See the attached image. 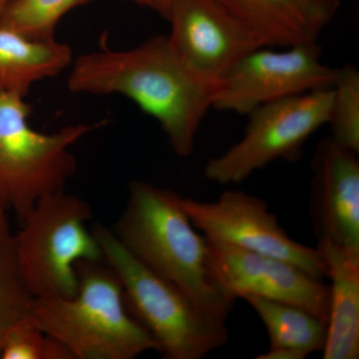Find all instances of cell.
Wrapping results in <instances>:
<instances>
[{
    "mask_svg": "<svg viewBox=\"0 0 359 359\" xmlns=\"http://www.w3.org/2000/svg\"><path fill=\"white\" fill-rule=\"evenodd\" d=\"M71 65L70 92L126 97L159 123L177 155L192 154L218 82L191 70L167 36L157 35L124 50H113L103 42L99 50L79 56Z\"/></svg>",
    "mask_w": 359,
    "mask_h": 359,
    "instance_id": "6da1fadb",
    "label": "cell"
},
{
    "mask_svg": "<svg viewBox=\"0 0 359 359\" xmlns=\"http://www.w3.org/2000/svg\"><path fill=\"white\" fill-rule=\"evenodd\" d=\"M114 233L141 263L185 292L203 313L226 325L235 301L219 283L209 242L187 214L183 197L148 182H132Z\"/></svg>",
    "mask_w": 359,
    "mask_h": 359,
    "instance_id": "7a4b0ae2",
    "label": "cell"
},
{
    "mask_svg": "<svg viewBox=\"0 0 359 359\" xmlns=\"http://www.w3.org/2000/svg\"><path fill=\"white\" fill-rule=\"evenodd\" d=\"M72 297H34L33 323L70 351L74 359H134L159 351L156 340L132 316L121 283L102 262L76 264Z\"/></svg>",
    "mask_w": 359,
    "mask_h": 359,
    "instance_id": "3957f363",
    "label": "cell"
},
{
    "mask_svg": "<svg viewBox=\"0 0 359 359\" xmlns=\"http://www.w3.org/2000/svg\"><path fill=\"white\" fill-rule=\"evenodd\" d=\"M103 259L117 275L132 316L152 335L166 359H203L229 341L226 323L203 313L178 287L141 263L116 237L92 229Z\"/></svg>",
    "mask_w": 359,
    "mask_h": 359,
    "instance_id": "277c9868",
    "label": "cell"
},
{
    "mask_svg": "<svg viewBox=\"0 0 359 359\" xmlns=\"http://www.w3.org/2000/svg\"><path fill=\"white\" fill-rule=\"evenodd\" d=\"M32 112L25 97L0 92V208L15 212L20 223L41 198L65 190L77 168L71 146L105 124L45 134L30 126Z\"/></svg>",
    "mask_w": 359,
    "mask_h": 359,
    "instance_id": "5b68a950",
    "label": "cell"
},
{
    "mask_svg": "<svg viewBox=\"0 0 359 359\" xmlns=\"http://www.w3.org/2000/svg\"><path fill=\"white\" fill-rule=\"evenodd\" d=\"M88 203L65 190L41 198L21 222L16 257L26 289L33 297H72L78 290L76 264L102 262L98 241L87 222Z\"/></svg>",
    "mask_w": 359,
    "mask_h": 359,
    "instance_id": "8992f818",
    "label": "cell"
},
{
    "mask_svg": "<svg viewBox=\"0 0 359 359\" xmlns=\"http://www.w3.org/2000/svg\"><path fill=\"white\" fill-rule=\"evenodd\" d=\"M332 90H314L250 112L242 138L205 165V178L221 185L245 181L276 160L294 161L330 119Z\"/></svg>",
    "mask_w": 359,
    "mask_h": 359,
    "instance_id": "52a82bcc",
    "label": "cell"
},
{
    "mask_svg": "<svg viewBox=\"0 0 359 359\" xmlns=\"http://www.w3.org/2000/svg\"><path fill=\"white\" fill-rule=\"evenodd\" d=\"M271 48L250 52L219 80L214 109L248 116L266 104L332 86L337 68L321 61L318 42Z\"/></svg>",
    "mask_w": 359,
    "mask_h": 359,
    "instance_id": "ba28073f",
    "label": "cell"
},
{
    "mask_svg": "<svg viewBox=\"0 0 359 359\" xmlns=\"http://www.w3.org/2000/svg\"><path fill=\"white\" fill-rule=\"evenodd\" d=\"M187 214L208 240L290 262L314 278H327L320 250L292 240L268 204L242 191H224L212 202L183 198Z\"/></svg>",
    "mask_w": 359,
    "mask_h": 359,
    "instance_id": "9c48e42d",
    "label": "cell"
},
{
    "mask_svg": "<svg viewBox=\"0 0 359 359\" xmlns=\"http://www.w3.org/2000/svg\"><path fill=\"white\" fill-rule=\"evenodd\" d=\"M168 40L199 76L219 82L250 52L264 44L217 0H172Z\"/></svg>",
    "mask_w": 359,
    "mask_h": 359,
    "instance_id": "30bf717a",
    "label": "cell"
},
{
    "mask_svg": "<svg viewBox=\"0 0 359 359\" xmlns=\"http://www.w3.org/2000/svg\"><path fill=\"white\" fill-rule=\"evenodd\" d=\"M208 242L219 282L233 301L255 297L294 304L327 323L330 285L323 280L278 257Z\"/></svg>",
    "mask_w": 359,
    "mask_h": 359,
    "instance_id": "8fae6325",
    "label": "cell"
},
{
    "mask_svg": "<svg viewBox=\"0 0 359 359\" xmlns=\"http://www.w3.org/2000/svg\"><path fill=\"white\" fill-rule=\"evenodd\" d=\"M313 168L311 215L318 243L359 252L358 153L325 139Z\"/></svg>",
    "mask_w": 359,
    "mask_h": 359,
    "instance_id": "7c38bea8",
    "label": "cell"
},
{
    "mask_svg": "<svg viewBox=\"0 0 359 359\" xmlns=\"http://www.w3.org/2000/svg\"><path fill=\"white\" fill-rule=\"evenodd\" d=\"M264 46L314 43L339 9V0H217Z\"/></svg>",
    "mask_w": 359,
    "mask_h": 359,
    "instance_id": "4fadbf2b",
    "label": "cell"
},
{
    "mask_svg": "<svg viewBox=\"0 0 359 359\" xmlns=\"http://www.w3.org/2000/svg\"><path fill=\"white\" fill-rule=\"evenodd\" d=\"M328 269L330 313L323 359L359 358V252L318 243Z\"/></svg>",
    "mask_w": 359,
    "mask_h": 359,
    "instance_id": "5bb4252c",
    "label": "cell"
},
{
    "mask_svg": "<svg viewBox=\"0 0 359 359\" xmlns=\"http://www.w3.org/2000/svg\"><path fill=\"white\" fill-rule=\"evenodd\" d=\"M73 60L68 44L55 39H30L0 27V92L25 97L33 85L57 76Z\"/></svg>",
    "mask_w": 359,
    "mask_h": 359,
    "instance_id": "9a60e30c",
    "label": "cell"
},
{
    "mask_svg": "<svg viewBox=\"0 0 359 359\" xmlns=\"http://www.w3.org/2000/svg\"><path fill=\"white\" fill-rule=\"evenodd\" d=\"M263 321L269 337V349L257 359H304L323 351L327 342V323L306 309L268 301L244 299Z\"/></svg>",
    "mask_w": 359,
    "mask_h": 359,
    "instance_id": "2e32d148",
    "label": "cell"
},
{
    "mask_svg": "<svg viewBox=\"0 0 359 359\" xmlns=\"http://www.w3.org/2000/svg\"><path fill=\"white\" fill-rule=\"evenodd\" d=\"M33 299L21 276L6 211L0 208V346L7 330L29 314Z\"/></svg>",
    "mask_w": 359,
    "mask_h": 359,
    "instance_id": "e0dca14e",
    "label": "cell"
},
{
    "mask_svg": "<svg viewBox=\"0 0 359 359\" xmlns=\"http://www.w3.org/2000/svg\"><path fill=\"white\" fill-rule=\"evenodd\" d=\"M90 1L92 0H9L0 15V27L30 39H53L56 27L66 14Z\"/></svg>",
    "mask_w": 359,
    "mask_h": 359,
    "instance_id": "ac0fdd59",
    "label": "cell"
},
{
    "mask_svg": "<svg viewBox=\"0 0 359 359\" xmlns=\"http://www.w3.org/2000/svg\"><path fill=\"white\" fill-rule=\"evenodd\" d=\"M327 124L337 145L359 154V72L353 65L337 68Z\"/></svg>",
    "mask_w": 359,
    "mask_h": 359,
    "instance_id": "d6986e66",
    "label": "cell"
},
{
    "mask_svg": "<svg viewBox=\"0 0 359 359\" xmlns=\"http://www.w3.org/2000/svg\"><path fill=\"white\" fill-rule=\"evenodd\" d=\"M0 359H74L57 340L45 334L29 314L14 323L2 337Z\"/></svg>",
    "mask_w": 359,
    "mask_h": 359,
    "instance_id": "ffe728a7",
    "label": "cell"
},
{
    "mask_svg": "<svg viewBox=\"0 0 359 359\" xmlns=\"http://www.w3.org/2000/svg\"><path fill=\"white\" fill-rule=\"evenodd\" d=\"M131 1L136 2V4H141V6H147L153 11H157L161 15L165 16V0H131Z\"/></svg>",
    "mask_w": 359,
    "mask_h": 359,
    "instance_id": "44dd1931",
    "label": "cell"
},
{
    "mask_svg": "<svg viewBox=\"0 0 359 359\" xmlns=\"http://www.w3.org/2000/svg\"><path fill=\"white\" fill-rule=\"evenodd\" d=\"M9 0H0V15H1L2 11L6 8V4H8Z\"/></svg>",
    "mask_w": 359,
    "mask_h": 359,
    "instance_id": "7402d4cb",
    "label": "cell"
},
{
    "mask_svg": "<svg viewBox=\"0 0 359 359\" xmlns=\"http://www.w3.org/2000/svg\"><path fill=\"white\" fill-rule=\"evenodd\" d=\"M172 0H165V7H166V11H165V16L166 18L168 8H169L170 4H171Z\"/></svg>",
    "mask_w": 359,
    "mask_h": 359,
    "instance_id": "603a6c76",
    "label": "cell"
}]
</instances>
